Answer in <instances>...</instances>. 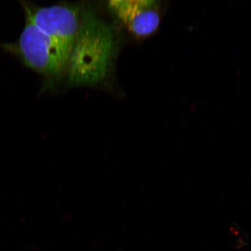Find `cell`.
Wrapping results in <instances>:
<instances>
[{"instance_id":"2","label":"cell","mask_w":251,"mask_h":251,"mask_svg":"<svg viewBox=\"0 0 251 251\" xmlns=\"http://www.w3.org/2000/svg\"><path fill=\"white\" fill-rule=\"evenodd\" d=\"M25 15L26 22L20 38L14 43H2V49L43 76H56L67 67V59L57 45L38 29L29 16Z\"/></svg>"},{"instance_id":"3","label":"cell","mask_w":251,"mask_h":251,"mask_svg":"<svg viewBox=\"0 0 251 251\" xmlns=\"http://www.w3.org/2000/svg\"><path fill=\"white\" fill-rule=\"evenodd\" d=\"M20 2L25 14L57 45L68 62L81 26L80 9L70 5L39 7L29 2Z\"/></svg>"},{"instance_id":"1","label":"cell","mask_w":251,"mask_h":251,"mask_svg":"<svg viewBox=\"0 0 251 251\" xmlns=\"http://www.w3.org/2000/svg\"><path fill=\"white\" fill-rule=\"evenodd\" d=\"M111 29L95 15L81 12L79 31L67 62L75 83H94L105 76L114 53Z\"/></svg>"},{"instance_id":"4","label":"cell","mask_w":251,"mask_h":251,"mask_svg":"<svg viewBox=\"0 0 251 251\" xmlns=\"http://www.w3.org/2000/svg\"><path fill=\"white\" fill-rule=\"evenodd\" d=\"M109 7L135 35L148 37L158 29L161 21L159 2L151 0H114Z\"/></svg>"}]
</instances>
